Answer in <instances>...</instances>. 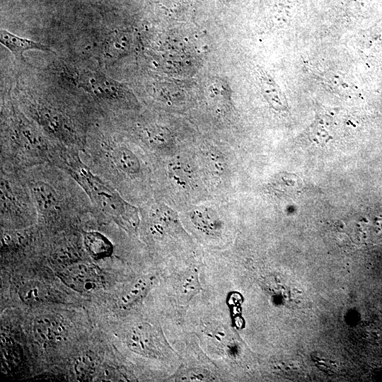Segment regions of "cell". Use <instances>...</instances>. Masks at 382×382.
Returning a JSON list of instances; mask_svg holds the SVG:
<instances>
[{
    "instance_id": "cell-6",
    "label": "cell",
    "mask_w": 382,
    "mask_h": 382,
    "mask_svg": "<svg viewBox=\"0 0 382 382\" xmlns=\"http://www.w3.org/2000/svg\"><path fill=\"white\" fill-rule=\"evenodd\" d=\"M99 156L105 162L108 173L114 171L133 175L140 171V163L136 155L129 149L111 141L103 142Z\"/></svg>"
},
{
    "instance_id": "cell-9",
    "label": "cell",
    "mask_w": 382,
    "mask_h": 382,
    "mask_svg": "<svg viewBox=\"0 0 382 382\" xmlns=\"http://www.w3.org/2000/svg\"><path fill=\"white\" fill-rule=\"evenodd\" d=\"M65 325L59 316L45 314L35 318L33 335L35 340L42 345L54 344L65 335Z\"/></svg>"
},
{
    "instance_id": "cell-12",
    "label": "cell",
    "mask_w": 382,
    "mask_h": 382,
    "mask_svg": "<svg viewBox=\"0 0 382 382\" xmlns=\"http://www.w3.org/2000/svg\"><path fill=\"white\" fill-rule=\"evenodd\" d=\"M1 362L2 369L10 372L17 369L22 362L23 352L21 347L8 338H1Z\"/></svg>"
},
{
    "instance_id": "cell-19",
    "label": "cell",
    "mask_w": 382,
    "mask_h": 382,
    "mask_svg": "<svg viewBox=\"0 0 382 382\" xmlns=\"http://www.w3.org/2000/svg\"><path fill=\"white\" fill-rule=\"evenodd\" d=\"M197 280L194 275H189L184 278L182 282V292L191 294L197 288Z\"/></svg>"
},
{
    "instance_id": "cell-3",
    "label": "cell",
    "mask_w": 382,
    "mask_h": 382,
    "mask_svg": "<svg viewBox=\"0 0 382 382\" xmlns=\"http://www.w3.org/2000/svg\"><path fill=\"white\" fill-rule=\"evenodd\" d=\"M76 81L79 88L109 103L120 101L126 98L127 93L122 84L100 71H80Z\"/></svg>"
},
{
    "instance_id": "cell-7",
    "label": "cell",
    "mask_w": 382,
    "mask_h": 382,
    "mask_svg": "<svg viewBox=\"0 0 382 382\" xmlns=\"http://www.w3.org/2000/svg\"><path fill=\"white\" fill-rule=\"evenodd\" d=\"M62 281L79 292H89L100 287L102 279L99 270L93 265L74 262L59 274Z\"/></svg>"
},
{
    "instance_id": "cell-17",
    "label": "cell",
    "mask_w": 382,
    "mask_h": 382,
    "mask_svg": "<svg viewBox=\"0 0 382 382\" xmlns=\"http://www.w3.org/2000/svg\"><path fill=\"white\" fill-rule=\"evenodd\" d=\"M74 369L78 378L83 381L88 380L95 372V362L93 358L88 354L83 355L76 361Z\"/></svg>"
},
{
    "instance_id": "cell-18",
    "label": "cell",
    "mask_w": 382,
    "mask_h": 382,
    "mask_svg": "<svg viewBox=\"0 0 382 382\" xmlns=\"http://www.w3.org/2000/svg\"><path fill=\"white\" fill-rule=\"evenodd\" d=\"M212 377L206 371H190L183 374L180 378V381H209Z\"/></svg>"
},
{
    "instance_id": "cell-11",
    "label": "cell",
    "mask_w": 382,
    "mask_h": 382,
    "mask_svg": "<svg viewBox=\"0 0 382 382\" xmlns=\"http://www.w3.org/2000/svg\"><path fill=\"white\" fill-rule=\"evenodd\" d=\"M84 244L88 253L95 259L111 255L112 245L102 233L96 231L87 232L84 235Z\"/></svg>"
},
{
    "instance_id": "cell-13",
    "label": "cell",
    "mask_w": 382,
    "mask_h": 382,
    "mask_svg": "<svg viewBox=\"0 0 382 382\" xmlns=\"http://www.w3.org/2000/svg\"><path fill=\"white\" fill-rule=\"evenodd\" d=\"M19 296L24 303L36 306L48 299V291L42 283L30 282L21 286Z\"/></svg>"
},
{
    "instance_id": "cell-5",
    "label": "cell",
    "mask_w": 382,
    "mask_h": 382,
    "mask_svg": "<svg viewBox=\"0 0 382 382\" xmlns=\"http://www.w3.org/2000/svg\"><path fill=\"white\" fill-rule=\"evenodd\" d=\"M33 203L13 178L4 173L1 177V211L4 216L23 217L32 212Z\"/></svg>"
},
{
    "instance_id": "cell-1",
    "label": "cell",
    "mask_w": 382,
    "mask_h": 382,
    "mask_svg": "<svg viewBox=\"0 0 382 382\" xmlns=\"http://www.w3.org/2000/svg\"><path fill=\"white\" fill-rule=\"evenodd\" d=\"M8 151L16 166H32L50 161L54 148L25 119L14 111L8 130Z\"/></svg>"
},
{
    "instance_id": "cell-2",
    "label": "cell",
    "mask_w": 382,
    "mask_h": 382,
    "mask_svg": "<svg viewBox=\"0 0 382 382\" xmlns=\"http://www.w3.org/2000/svg\"><path fill=\"white\" fill-rule=\"evenodd\" d=\"M32 117L51 137L69 146L82 147L85 139L71 119L60 110L40 102L29 103Z\"/></svg>"
},
{
    "instance_id": "cell-8",
    "label": "cell",
    "mask_w": 382,
    "mask_h": 382,
    "mask_svg": "<svg viewBox=\"0 0 382 382\" xmlns=\"http://www.w3.org/2000/svg\"><path fill=\"white\" fill-rule=\"evenodd\" d=\"M128 347L139 354L156 357L161 355V345L153 330L147 324H141L133 328L127 334Z\"/></svg>"
},
{
    "instance_id": "cell-16",
    "label": "cell",
    "mask_w": 382,
    "mask_h": 382,
    "mask_svg": "<svg viewBox=\"0 0 382 382\" xmlns=\"http://www.w3.org/2000/svg\"><path fill=\"white\" fill-rule=\"evenodd\" d=\"M192 219L194 224L204 231L213 232L219 229L217 220L208 212L195 211Z\"/></svg>"
},
{
    "instance_id": "cell-4",
    "label": "cell",
    "mask_w": 382,
    "mask_h": 382,
    "mask_svg": "<svg viewBox=\"0 0 382 382\" xmlns=\"http://www.w3.org/2000/svg\"><path fill=\"white\" fill-rule=\"evenodd\" d=\"M31 199L35 209L44 216L57 215L68 209L69 201L64 192L54 182L35 178L28 183Z\"/></svg>"
},
{
    "instance_id": "cell-10",
    "label": "cell",
    "mask_w": 382,
    "mask_h": 382,
    "mask_svg": "<svg viewBox=\"0 0 382 382\" xmlns=\"http://www.w3.org/2000/svg\"><path fill=\"white\" fill-rule=\"evenodd\" d=\"M0 43L18 60L25 61L23 54L28 50H40L54 53L48 45L30 39L18 36L5 29L0 30Z\"/></svg>"
},
{
    "instance_id": "cell-15",
    "label": "cell",
    "mask_w": 382,
    "mask_h": 382,
    "mask_svg": "<svg viewBox=\"0 0 382 382\" xmlns=\"http://www.w3.org/2000/svg\"><path fill=\"white\" fill-rule=\"evenodd\" d=\"M150 282L140 279L131 285L122 295L120 303L123 306H129L143 296L149 288Z\"/></svg>"
},
{
    "instance_id": "cell-14",
    "label": "cell",
    "mask_w": 382,
    "mask_h": 382,
    "mask_svg": "<svg viewBox=\"0 0 382 382\" xmlns=\"http://www.w3.org/2000/svg\"><path fill=\"white\" fill-rule=\"evenodd\" d=\"M128 47L126 36L123 33L110 34L105 40L103 53L106 58L111 60L122 56Z\"/></svg>"
}]
</instances>
